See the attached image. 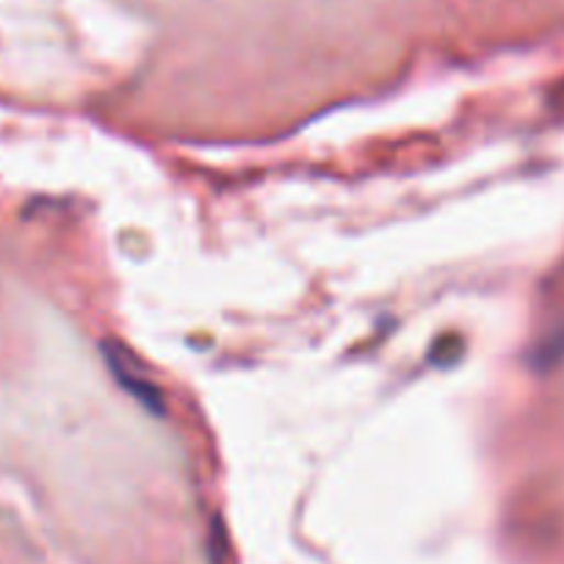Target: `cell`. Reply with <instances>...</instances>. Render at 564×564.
I'll use <instances>...</instances> for the list:
<instances>
[{
	"label": "cell",
	"instance_id": "cell-1",
	"mask_svg": "<svg viewBox=\"0 0 564 564\" xmlns=\"http://www.w3.org/2000/svg\"><path fill=\"white\" fill-rule=\"evenodd\" d=\"M106 354H109L111 371L117 374V379H120V383L125 385V388L131 390L136 399H142L147 407H161L158 388H155L153 383H147V379H142V376L136 374V368H133L131 357H128L125 352H120V349H109Z\"/></svg>",
	"mask_w": 564,
	"mask_h": 564
}]
</instances>
